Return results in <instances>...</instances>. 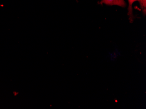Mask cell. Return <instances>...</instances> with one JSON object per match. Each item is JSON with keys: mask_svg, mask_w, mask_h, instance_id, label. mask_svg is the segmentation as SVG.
Returning a JSON list of instances; mask_svg holds the SVG:
<instances>
[{"mask_svg": "<svg viewBox=\"0 0 146 109\" xmlns=\"http://www.w3.org/2000/svg\"><path fill=\"white\" fill-rule=\"evenodd\" d=\"M101 3L109 5L119 6L123 8L126 6V4L124 0H102Z\"/></svg>", "mask_w": 146, "mask_h": 109, "instance_id": "obj_1", "label": "cell"}, {"mask_svg": "<svg viewBox=\"0 0 146 109\" xmlns=\"http://www.w3.org/2000/svg\"><path fill=\"white\" fill-rule=\"evenodd\" d=\"M136 1H139V0H128L129 1V15L130 16V18H133V10H132V5L133 2Z\"/></svg>", "mask_w": 146, "mask_h": 109, "instance_id": "obj_2", "label": "cell"}, {"mask_svg": "<svg viewBox=\"0 0 146 109\" xmlns=\"http://www.w3.org/2000/svg\"><path fill=\"white\" fill-rule=\"evenodd\" d=\"M139 1L141 4V7L144 14H146V0H139Z\"/></svg>", "mask_w": 146, "mask_h": 109, "instance_id": "obj_3", "label": "cell"}]
</instances>
